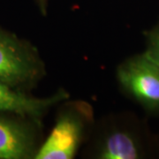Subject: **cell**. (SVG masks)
Returning <instances> with one entry per match:
<instances>
[{
    "mask_svg": "<svg viewBox=\"0 0 159 159\" xmlns=\"http://www.w3.org/2000/svg\"><path fill=\"white\" fill-rule=\"evenodd\" d=\"M89 105L80 103L63 112L50 135L34 155L35 159H71L81 142L86 124L91 117Z\"/></svg>",
    "mask_w": 159,
    "mask_h": 159,
    "instance_id": "6da1fadb",
    "label": "cell"
},
{
    "mask_svg": "<svg viewBox=\"0 0 159 159\" xmlns=\"http://www.w3.org/2000/svg\"><path fill=\"white\" fill-rule=\"evenodd\" d=\"M42 65L31 47L0 29V80L14 89L38 79Z\"/></svg>",
    "mask_w": 159,
    "mask_h": 159,
    "instance_id": "7a4b0ae2",
    "label": "cell"
},
{
    "mask_svg": "<svg viewBox=\"0 0 159 159\" xmlns=\"http://www.w3.org/2000/svg\"><path fill=\"white\" fill-rule=\"evenodd\" d=\"M118 79L144 106L159 111V64L146 53L122 64L118 69Z\"/></svg>",
    "mask_w": 159,
    "mask_h": 159,
    "instance_id": "3957f363",
    "label": "cell"
},
{
    "mask_svg": "<svg viewBox=\"0 0 159 159\" xmlns=\"http://www.w3.org/2000/svg\"><path fill=\"white\" fill-rule=\"evenodd\" d=\"M68 95L64 92L47 98H34L23 94L0 80V112H9L38 119L47 109L66 99Z\"/></svg>",
    "mask_w": 159,
    "mask_h": 159,
    "instance_id": "277c9868",
    "label": "cell"
},
{
    "mask_svg": "<svg viewBox=\"0 0 159 159\" xmlns=\"http://www.w3.org/2000/svg\"><path fill=\"white\" fill-rule=\"evenodd\" d=\"M33 148L29 131L0 114V159L28 158L32 156Z\"/></svg>",
    "mask_w": 159,
    "mask_h": 159,
    "instance_id": "5b68a950",
    "label": "cell"
},
{
    "mask_svg": "<svg viewBox=\"0 0 159 159\" xmlns=\"http://www.w3.org/2000/svg\"><path fill=\"white\" fill-rule=\"evenodd\" d=\"M102 159H135L139 157V148L134 139L125 132L111 134L102 145L100 152Z\"/></svg>",
    "mask_w": 159,
    "mask_h": 159,
    "instance_id": "8992f818",
    "label": "cell"
},
{
    "mask_svg": "<svg viewBox=\"0 0 159 159\" xmlns=\"http://www.w3.org/2000/svg\"><path fill=\"white\" fill-rule=\"evenodd\" d=\"M146 54L159 64V27L154 29L148 36V51Z\"/></svg>",
    "mask_w": 159,
    "mask_h": 159,
    "instance_id": "52a82bcc",
    "label": "cell"
},
{
    "mask_svg": "<svg viewBox=\"0 0 159 159\" xmlns=\"http://www.w3.org/2000/svg\"><path fill=\"white\" fill-rule=\"evenodd\" d=\"M39 1L40 4H41V8L43 10V9L45 8V7H44V6H45V0H39Z\"/></svg>",
    "mask_w": 159,
    "mask_h": 159,
    "instance_id": "ba28073f",
    "label": "cell"
}]
</instances>
